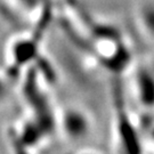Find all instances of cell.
I'll return each mask as SVG.
<instances>
[{"label":"cell","mask_w":154,"mask_h":154,"mask_svg":"<svg viewBox=\"0 0 154 154\" xmlns=\"http://www.w3.org/2000/svg\"><path fill=\"white\" fill-rule=\"evenodd\" d=\"M135 94L144 109L154 110V72L149 65H140L134 77Z\"/></svg>","instance_id":"obj_1"},{"label":"cell","mask_w":154,"mask_h":154,"mask_svg":"<svg viewBox=\"0 0 154 154\" xmlns=\"http://www.w3.org/2000/svg\"><path fill=\"white\" fill-rule=\"evenodd\" d=\"M139 21L145 33L154 39V2H147L139 11Z\"/></svg>","instance_id":"obj_3"},{"label":"cell","mask_w":154,"mask_h":154,"mask_svg":"<svg viewBox=\"0 0 154 154\" xmlns=\"http://www.w3.org/2000/svg\"><path fill=\"white\" fill-rule=\"evenodd\" d=\"M89 116L79 109H69L64 113L63 128L71 139L78 140L88 136L90 131Z\"/></svg>","instance_id":"obj_2"},{"label":"cell","mask_w":154,"mask_h":154,"mask_svg":"<svg viewBox=\"0 0 154 154\" xmlns=\"http://www.w3.org/2000/svg\"><path fill=\"white\" fill-rule=\"evenodd\" d=\"M82 154H98V153H95V152H85Z\"/></svg>","instance_id":"obj_5"},{"label":"cell","mask_w":154,"mask_h":154,"mask_svg":"<svg viewBox=\"0 0 154 154\" xmlns=\"http://www.w3.org/2000/svg\"><path fill=\"white\" fill-rule=\"evenodd\" d=\"M149 67H151V69H152V71L154 72V61L152 62V63H151V64H149Z\"/></svg>","instance_id":"obj_4"}]
</instances>
